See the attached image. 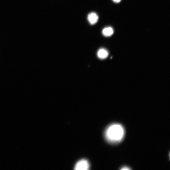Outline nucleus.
<instances>
[{
	"label": "nucleus",
	"instance_id": "1",
	"mask_svg": "<svg viewBox=\"0 0 170 170\" xmlns=\"http://www.w3.org/2000/svg\"><path fill=\"white\" fill-rule=\"evenodd\" d=\"M125 134V129L121 125L114 124L108 126L105 131L106 140L111 143L120 142L123 138Z\"/></svg>",
	"mask_w": 170,
	"mask_h": 170
},
{
	"label": "nucleus",
	"instance_id": "5",
	"mask_svg": "<svg viewBox=\"0 0 170 170\" xmlns=\"http://www.w3.org/2000/svg\"><path fill=\"white\" fill-rule=\"evenodd\" d=\"M114 33L113 28L110 27L104 28L102 31L103 35L105 37L111 36Z\"/></svg>",
	"mask_w": 170,
	"mask_h": 170
},
{
	"label": "nucleus",
	"instance_id": "4",
	"mask_svg": "<svg viewBox=\"0 0 170 170\" xmlns=\"http://www.w3.org/2000/svg\"><path fill=\"white\" fill-rule=\"evenodd\" d=\"M109 53L107 50L104 48L100 49L98 51L97 55L100 59H104L107 58L108 57Z\"/></svg>",
	"mask_w": 170,
	"mask_h": 170
},
{
	"label": "nucleus",
	"instance_id": "6",
	"mask_svg": "<svg viewBox=\"0 0 170 170\" xmlns=\"http://www.w3.org/2000/svg\"><path fill=\"white\" fill-rule=\"evenodd\" d=\"M113 1L116 3H119L121 1V0H113Z\"/></svg>",
	"mask_w": 170,
	"mask_h": 170
},
{
	"label": "nucleus",
	"instance_id": "2",
	"mask_svg": "<svg viewBox=\"0 0 170 170\" xmlns=\"http://www.w3.org/2000/svg\"><path fill=\"white\" fill-rule=\"evenodd\" d=\"M89 168L88 162L85 160H82L78 162L76 164L74 169L76 170H87Z\"/></svg>",
	"mask_w": 170,
	"mask_h": 170
},
{
	"label": "nucleus",
	"instance_id": "7",
	"mask_svg": "<svg viewBox=\"0 0 170 170\" xmlns=\"http://www.w3.org/2000/svg\"><path fill=\"white\" fill-rule=\"evenodd\" d=\"M124 169V170H129L130 169L129 168H128L127 167H124L123 168V169Z\"/></svg>",
	"mask_w": 170,
	"mask_h": 170
},
{
	"label": "nucleus",
	"instance_id": "3",
	"mask_svg": "<svg viewBox=\"0 0 170 170\" xmlns=\"http://www.w3.org/2000/svg\"><path fill=\"white\" fill-rule=\"evenodd\" d=\"M87 20L90 24L94 25L98 21L99 17L96 13L94 12H91L88 15Z\"/></svg>",
	"mask_w": 170,
	"mask_h": 170
}]
</instances>
